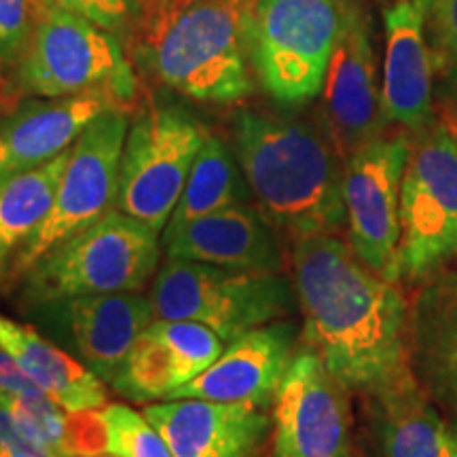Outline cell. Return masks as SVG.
<instances>
[{"mask_svg":"<svg viewBox=\"0 0 457 457\" xmlns=\"http://www.w3.org/2000/svg\"><path fill=\"white\" fill-rule=\"evenodd\" d=\"M293 265L303 345L347 392L375 396L413 375L409 310L396 282L364 265L333 233L296 239Z\"/></svg>","mask_w":457,"mask_h":457,"instance_id":"obj_1","label":"cell"},{"mask_svg":"<svg viewBox=\"0 0 457 457\" xmlns=\"http://www.w3.org/2000/svg\"><path fill=\"white\" fill-rule=\"evenodd\" d=\"M236 157L259 210L295 239L328 236L347 222L345 159L327 131L261 111L236 117Z\"/></svg>","mask_w":457,"mask_h":457,"instance_id":"obj_2","label":"cell"},{"mask_svg":"<svg viewBox=\"0 0 457 457\" xmlns=\"http://www.w3.org/2000/svg\"><path fill=\"white\" fill-rule=\"evenodd\" d=\"M125 49L153 81L195 102L231 104L253 91L242 0H142Z\"/></svg>","mask_w":457,"mask_h":457,"instance_id":"obj_3","label":"cell"},{"mask_svg":"<svg viewBox=\"0 0 457 457\" xmlns=\"http://www.w3.org/2000/svg\"><path fill=\"white\" fill-rule=\"evenodd\" d=\"M343 0H242V32L250 68L282 106L322 94L341 28Z\"/></svg>","mask_w":457,"mask_h":457,"instance_id":"obj_4","label":"cell"},{"mask_svg":"<svg viewBox=\"0 0 457 457\" xmlns=\"http://www.w3.org/2000/svg\"><path fill=\"white\" fill-rule=\"evenodd\" d=\"M9 81L20 98L106 91L129 106L138 94L134 62L121 38L49 4L41 7L26 54Z\"/></svg>","mask_w":457,"mask_h":457,"instance_id":"obj_5","label":"cell"},{"mask_svg":"<svg viewBox=\"0 0 457 457\" xmlns=\"http://www.w3.org/2000/svg\"><path fill=\"white\" fill-rule=\"evenodd\" d=\"M159 233L121 210H111L55 245L26 273V295L37 303L77 296L140 293L157 273Z\"/></svg>","mask_w":457,"mask_h":457,"instance_id":"obj_6","label":"cell"},{"mask_svg":"<svg viewBox=\"0 0 457 457\" xmlns=\"http://www.w3.org/2000/svg\"><path fill=\"white\" fill-rule=\"evenodd\" d=\"M151 303L155 318L204 324L225 343L299 310L295 282L286 276L185 259H168L157 271Z\"/></svg>","mask_w":457,"mask_h":457,"instance_id":"obj_7","label":"cell"},{"mask_svg":"<svg viewBox=\"0 0 457 457\" xmlns=\"http://www.w3.org/2000/svg\"><path fill=\"white\" fill-rule=\"evenodd\" d=\"M210 131L187 108L142 106L129 123L119 170L117 210L163 233Z\"/></svg>","mask_w":457,"mask_h":457,"instance_id":"obj_8","label":"cell"},{"mask_svg":"<svg viewBox=\"0 0 457 457\" xmlns=\"http://www.w3.org/2000/svg\"><path fill=\"white\" fill-rule=\"evenodd\" d=\"M457 265V128L430 125L411 148L400 191L398 273L426 282Z\"/></svg>","mask_w":457,"mask_h":457,"instance_id":"obj_9","label":"cell"},{"mask_svg":"<svg viewBox=\"0 0 457 457\" xmlns=\"http://www.w3.org/2000/svg\"><path fill=\"white\" fill-rule=\"evenodd\" d=\"M128 129V108H111L79 136L60 179L54 208L15 259L9 276H26L55 245L111 212L117 204Z\"/></svg>","mask_w":457,"mask_h":457,"instance_id":"obj_10","label":"cell"},{"mask_svg":"<svg viewBox=\"0 0 457 457\" xmlns=\"http://www.w3.org/2000/svg\"><path fill=\"white\" fill-rule=\"evenodd\" d=\"M411 155L404 136L367 142L345 157V199L350 248L364 265L398 282L400 191Z\"/></svg>","mask_w":457,"mask_h":457,"instance_id":"obj_11","label":"cell"},{"mask_svg":"<svg viewBox=\"0 0 457 457\" xmlns=\"http://www.w3.org/2000/svg\"><path fill=\"white\" fill-rule=\"evenodd\" d=\"M347 390L299 347L271 404V457H356Z\"/></svg>","mask_w":457,"mask_h":457,"instance_id":"obj_12","label":"cell"},{"mask_svg":"<svg viewBox=\"0 0 457 457\" xmlns=\"http://www.w3.org/2000/svg\"><path fill=\"white\" fill-rule=\"evenodd\" d=\"M320 96L324 131L343 159L384 136L373 21L358 0H343L341 28Z\"/></svg>","mask_w":457,"mask_h":457,"instance_id":"obj_13","label":"cell"},{"mask_svg":"<svg viewBox=\"0 0 457 457\" xmlns=\"http://www.w3.org/2000/svg\"><path fill=\"white\" fill-rule=\"evenodd\" d=\"M293 320H276L253 328L220 353L219 360L168 400L199 398L212 403H250L270 409L299 347Z\"/></svg>","mask_w":457,"mask_h":457,"instance_id":"obj_14","label":"cell"},{"mask_svg":"<svg viewBox=\"0 0 457 457\" xmlns=\"http://www.w3.org/2000/svg\"><path fill=\"white\" fill-rule=\"evenodd\" d=\"M222 352L225 341L204 324L155 318L142 330L111 386L136 403L168 400L176 387L212 367Z\"/></svg>","mask_w":457,"mask_h":457,"instance_id":"obj_15","label":"cell"},{"mask_svg":"<svg viewBox=\"0 0 457 457\" xmlns=\"http://www.w3.org/2000/svg\"><path fill=\"white\" fill-rule=\"evenodd\" d=\"M267 407L179 398L148 404L145 417L174 457H256L271 428Z\"/></svg>","mask_w":457,"mask_h":457,"instance_id":"obj_16","label":"cell"},{"mask_svg":"<svg viewBox=\"0 0 457 457\" xmlns=\"http://www.w3.org/2000/svg\"><path fill=\"white\" fill-rule=\"evenodd\" d=\"M111 108L128 104L106 91L21 100L0 119V174L38 168L60 157Z\"/></svg>","mask_w":457,"mask_h":457,"instance_id":"obj_17","label":"cell"},{"mask_svg":"<svg viewBox=\"0 0 457 457\" xmlns=\"http://www.w3.org/2000/svg\"><path fill=\"white\" fill-rule=\"evenodd\" d=\"M168 259H185L237 271L279 273L282 245L276 227L250 204L231 205L180 227L163 228Z\"/></svg>","mask_w":457,"mask_h":457,"instance_id":"obj_18","label":"cell"},{"mask_svg":"<svg viewBox=\"0 0 457 457\" xmlns=\"http://www.w3.org/2000/svg\"><path fill=\"white\" fill-rule=\"evenodd\" d=\"M386 60L381 108L386 123L424 131L432 125V54L415 0H394L384 13Z\"/></svg>","mask_w":457,"mask_h":457,"instance_id":"obj_19","label":"cell"},{"mask_svg":"<svg viewBox=\"0 0 457 457\" xmlns=\"http://www.w3.org/2000/svg\"><path fill=\"white\" fill-rule=\"evenodd\" d=\"M409 367L428 396L457 417V271L426 279L409 310Z\"/></svg>","mask_w":457,"mask_h":457,"instance_id":"obj_20","label":"cell"},{"mask_svg":"<svg viewBox=\"0 0 457 457\" xmlns=\"http://www.w3.org/2000/svg\"><path fill=\"white\" fill-rule=\"evenodd\" d=\"M57 305L64 307L83 364L108 384L119 375L142 330L155 320L151 296L140 293L77 296Z\"/></svg>","mask_w":457,"mask_h":457,"instance_id":"obj_21","label":"cell"},{"mask_svg":"<svg viewBox=\"0 0 457 457\" xmlns=\"http://www.w3.org/2000/svg\"><path fill=\"white\" fill-rule=\"evenodd\" d=\"M0 347L20 364L38 390L68 411H91L106 404V387L83 362L62 352L37 330L0 313Z\"/></svg>","mask_w":457,"mask_h":457,"instance_id":"obj_22","label":"cell"},{"mask_svg":"<svg viewBox=\"0 0 457 457\" xmlns=\"http://www.w3.org/2000/svg\"><path fill=\"white\" fill-rule=\"evenodd\" d=\"M381 457H453L451 430L413 375L370 396Z\"/></svg>","mask_w":457,"mask_h":457,"instance_id":"obj_23","label":"cell"},{"mask_svg":"<svg viewBox=\"0 0 457 457\" xmlns=\"http://www.w3.org/2000/svg\"><path fill=\"white\" fill-rule=\"evenodd\" d=\"M0 404L47 457L106 453V426L98 409L68 411L45 392L30 396L0 392Z\"/></svg>","mask_w":457,"mask_h":457,"instance_id":"obj_24","label":"cell"},{"mask_svg":"<svg viewBox=\"0 0 457 457\" xmlns=\"http://www.w3.org/2000/svg\"><path fill=\"white\" fill-rule=\"evenodd\" d=\"M71 148L38 168L0 174V276L11 271L17 256L54 208Z\"/></svg>","mask_w":457,"mask_h":457,"instance_id":"obj_25","label":"cell"},{"mask_svg":"<svg viewBox=\"0 0 457 457\" xmlns=\"http://www.w3.org/2000/svg\"><path fill=\"white\" fill-rule=\"evenodd\" d=\"M253 197L236 153L219 136L210 134L193 163L182 195L168 227H180L231 205L248 204Z\"/></svg>","mask_w":457,"mask_h":457,"instance_id":"obj_26","label":"cell"},{"mask_svg":"<svg viewBox=\"0 0 457 457\" xmlns=\"http://www.w3.org/2000/svg\"><path fill=\"white\" fill-rule=\"evenodd\" d=\"M102 420L106 426V453L114 457H174L145 413L128 404H108L102 411Z\"/></svg>","mask_w":457,"mask_h":457,"instance_id":"obj_27","label":"cell"},{"mask_svg":"<svg viewBox=\"0 0 457 457\" xmlns=\"http://www.w3.org/2000/svg\"><path fill=\"white\" fill-rule=\"evenodd\" d=\"M41 0H0V77L9 79L26 54Z\"/></svg>","mask_w":457,"mask_h":457,"instance_id":"obj_28","label":"cell"},{"mask_svg":"<svg viewBox=\"0 0 457 457\" xmlns=\"http://www.w3.org/2000/svg\"><path fill=\"white\" fill-rule=\"evenodd\" d=\"M43 4L71 11L94 21L96 26L104 28L117 38H121L123 45L128 43L129 34L134 32L140 17L138 0H41Z\"/></svg>","mask_w":457,"mask_h":457,"instance_id":"obj_29","label":"cell"},{"mask_svg":"<svg viewBox=\"0 0 457 457\" xmlns=\"http://www.w3.org/2000/svg\"><path fill=\"white\" fill-rule=\"evenodd\" d=\"M424 17L428 41L445 55L457 54V0H415Z\"/></svg>","mask_w":457,"mask_h":457,"instance_id":"obj_30","label":"cell"},{"mask_svg":"<svg viewBox=\"0 0 457 457\" xmlns=\"http://www.w3.org/2000/svg\"><path fill=\"white\" fill-rule=\"evenodd\" d=\"M0 392L20 394V396H30V394L43 392L28 379V375L20 369V364L3 347H0Z\"/></svg>","mask_w":457,"mask_h":457,"instance_id":"obj_31","label":"cell"},{"mask_svg":"<svg viewBox=\"0 0 457 457\" xmlns=\"http://www.w3.org/2000/svg\"><path fill=\"white\" fill-rule=\"evenodd\" d=\"M449 60H451V87H453L457 94V54L451 55Z\"/></svg>","mask_w":457,"mask_h":457,"instance_id":"obj_32","label":"cell"},{"mask_svg":"<svg viewBox=\"0 0 457 457\" xmlns=\"http://www.w3.org/2000/svg\"><path fill=\"white\" fill-rule=\"evenodd\" d=\"M451 430V445H453V457H457V420L449 426Z\"/></svg>","mask_w":457,"mask_h":457,"instance_id":"obj_33","label":"cell"},{"mask_svg":"<svg viewBox=\"0 0 457 457\" xmlns=\"http://www.w3.org/2000/svg\"><path fill=\"white\" fill-rule=\"evenodd\" d=\"M89 457H114V455H111V453H108V455H102V453H100V455H89Z\"/></svg>","mask_w":457,"mask_h":457,"instance_id":"obj_34","label":"cell"},{"mask_svg":"<svg viewBox=\"0 0 457 457\" xmlns=\"http://www.w3.org/2000/svg\"><path fill=\"white\" fill-rule=\"evenodd\" d=\"M138 3H142V0H138Z\"/></svg>","mask_w":457,"mask_h":457,"instance_id":"obj_35","label":"cell"}]
</instances>
